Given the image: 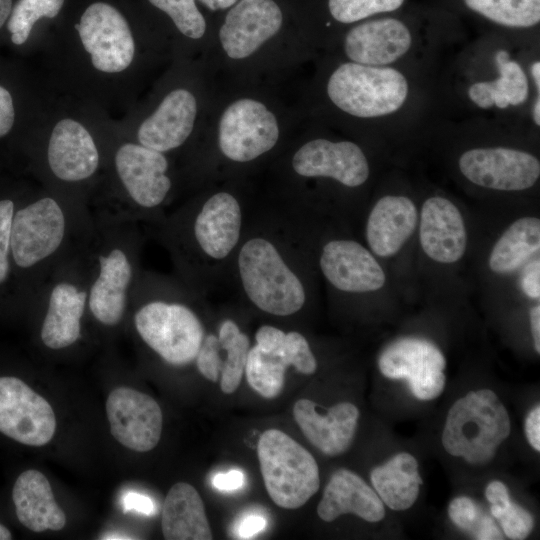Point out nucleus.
<instances>
[{
    "label": "nucleus",
    "mask_w": 540,
    "mask_h": 540,
    "mask_svg": "<svg viewBox=\"0 0 540 540\" xmlns=\"http://www.w3.org/2000/svg\"><path fill=\"white\" fill-rule=\"evenodd\" d=\"M16 207L12 199H0V286L8 281L12 271L11 227Z\"/></svg>",
    "instance_id": "nucleus-40"
},
{
    "label": "nucleus",
    "mask_w": 540,
    "mask_h": 540,
    "mask_svg": "<svg viewBox=\"0 0 540 540\" xmlns=\"http://www.w3.org/2000/svg\"><path fill=\"white\" fill-rule=\"evenodd\" d=\"M282 354L289 365L298 372L311 375L317 369V361L306 338L297 331L286 333Z\"/></svg>",
    "instance_id": "nucleus-39"
},
{
    "label": "nucleus",
    "mask_w": 540,
    "mask_h": 540,
    "mask_svg": "<svg viewBox=\"0 0 540 540\" xmlns=\"http://www.w3.org/2000/svg\"><path fill=\"white\" fill-rule=\"evenodd\" d=\"M195 361L198 371L204 378L211 382L219 380L222 359L217 335L210 333L204 336Z\"/></svg>",
    "instance_id": "nucleus-41"
},
{
    "label": "nucleus",
    "mask_w": 540,
    "mask_h": 540,
    "mask_svg": "<svg viewBox=\"0 0 540 540\" xmlns=\"http://www.w3.org/2000/svg\"><path fill=\"white\" fill-rule=\"evenodd\" d=\"M218 341L225 356L222 359L220 388L225 394L234 393L242 380L245 371L250 340L232 319L224 320L218 330Z\"/></svg>",
    "instance_id": "nucleus-32"
},
{
    "label": "nucleus",
    "mask_w": 540,
    "mask_h": 540,
    "mask_svg": "<svg viewBox=\"0 0 540 540\" xmlns=\"http://www.w3.org/2000/svg\"><path fill=\"white\" fill-rule=\"evenodd\" d=\"M540 248V220L524 217L513 222L494 245L490 269L499 274L519 268Z\"/></svg>",
    "instance_id": "nucleus-30"
},
{
    "label": "nucleus",
    "mask_w": 540,
    "mask_h": 540,
    "mask_svg": "<svg viewBox=\"0 0 540 540\" xmlns=\"http://www.w3.org/2000/svg\"><path fill=\"white\" fill-rule=\"evenodd\" d=\"M412 37L400 20L384 18L353 27L344 40V50L352 62L368 66H386L403 57Z\"/></svg>",
    "instance_id": "nucleus-21"
},
{
    "label": "nucleus",
    "mask_w": 540,
    "mask_h": 540,
    "mask_svg": "<svg viewBox=\"0 0 540 540\" xmlns=\"http://www.w3.org/2000/svg\"><path fill=\"white\" fill-rule=\"evenodd\" d=\"M95 68L116 73L127 68L134 56V40L127 21L111 5L91 4L76 25Z\"/></svg>",
    "instance_id": "nucleus-13"
},
{
    "label": "nucleus",
    "mask_w": 540,
    "mask_h": 540,
    "mask_svg": "<svg viewBox=\"0 0 540 540\" xmlns=\"http://www.w3.org/2000/svg\"><path fill=\"white\" fill-rule=\"evenodd\" d=\"M499 77L493 81H481L468 89L470 100L483 109L496 106L500 109L523 104L529 95L527 76L521 65L510 59L505 50L495 55Z\"/></svg>",
    "instance_id": "nucleus-29"
},
{
    "label": "nucleus",
    "mask_w": 540,
    "mask_h": 540,
    "mask_svg": "<svg viewBox=\"0 0 540 540\" xmlns=\"http://www.w3.org/2000/svg\"><path fill=\"white\" fill-rule=\"evenodd\" d=\"M14 122V107L10 93L0 86V137L6 135Z\"/></svg>",
    "instance_id": "nucleus-45"
},
{
    "label": "nucleus",
    "mask_w": 540,
    "mask_h": 540,
    "mask_svg": "<svg viewBox=\"0 0 540 540\" xmlns=\"http://www.w3.org/2000/svg\"><path fill=\"white\" fill-rule=\"evenodd\" d=\"M118 192L94 211V220L107 223L159 224L172 188L164 153L136 143H124L113 156Z\"/></svg>",
    "instance_id": "nucleus-5"
},
{
    "label": "nucleus",
    "mask_w": 540,
    "mask_h": 540,
    "mask_svg": "<svg viewBox=\"0 0 540 540\" xmlns=\"http://www.w3.org/2000/svg\"><path fill=\"white\" fill-rule=\"evenodd\" d=\"M162 533L167 540H211L213 534L198 491L186 482L168 491L162 510Z\"/></svg>",
    "instance_id": "nucleus-27"
},
{
    "label": "nucleus",
    "mask_w": 540,
    "mask_h": 540,
    "mask_svg": "<svg viewBox=\"0 0 540 540\" xmlns=\"http://www.w3.org/2000/svg\"><path fill=\"white\" fill-rule=\"evenodd\" d=\"M281 348L264 351L254 345L250 347L247 355L244 371L247 382L266 399L276 398L284 388L286 371L290 365Z\"/></svg>",
    "instance_id": "nucleus-31"
},
{
    "label": "nucleus",
    "mask_w": 540,
    "mask_h": 540,
    "mask_svg": "<svg viewBox=\"0 0 540 540\" xmlns=\"http://www.w3.org/2000/svg\"><path fill=\"white\" fill-rule=\"evenodd\" d=\"M91 239L77 243L68 252L32 301L41 309L39 337L49 350L68 349L82 338L87 316Z\"/></svg>",
    "instance_id": "nucleus-6"
},
{
    "label": "nucleus",
    "mask_w": 540,
    "mask_h": 540,
    "mask_svg": "<svg viewBox=\"0 0 540 540\" xmlns=\"http://www.w3.org/2000/svg\"><path fill=\"white\" fill-rule=\"evenodd\" d=\"M319 518L332 522L344 514H354L371 523L385 517L384 503L368 484L348 469H338L330 477L317 506Z\"/></svg>",
    "instance_id": "nucleus-24"
},
{
    "label": "nucleus",
    "mask_w": 540,
    "mask_h": 540,
    "mask_svg": "<svg viewBox=\"0 0 540 540\" xmlns=\"http://www.w3.org/2000/svg\"><path fill=\"white\" fill-rule=\"evenodd\" d=\"M212 484L220 491H235L245 485V475L240 470L220 472L214 475Z\"/></svg>",
    "instance_id": "nucleus-43"
},
{
    "label": "nucleus",
    "mask_w": 540,
    "mask_h": 540,
    "mask_svg": "<svg viewBox=\"0 0 540 540\" xmlns=\"http://www.w3.org/2000/svg\"><path fill=\"white\" fill-rule=\"evenodd\" d=\"M448 516L458 528L472 533L475 537L495 524L491 517L484 515L474 500L467 496L456 497L449 503Z\"/></svg>",
    "instance_id": "nucleus-37"
},
{
    "label": "nucleus",
    "mask_w": 540,
    "mask_h": 540,
    "mask_svg": "<svg viewBox=\"0 0 540 540\" xmlns=\"http://www.w3.org/2000/svg\"><path fill=\"white\" fill-rule=\"evenodd\" d=\"M380 372L390 379H405L419 400H433L444 390L446 359L431 341L403 337L389 344L378 359Z\"/></svg>",
    "instance_id": "nucleus-10"
},
{
    "label": "nucleus",
    "mask_w": 540,
    "mask_h": 540,
    "mask_svg": "<svg viewBox=\"0 0 540 540\" xmlns=\"http://www.w3.org/2000/svg\"><path fill=\"white\" fill-rule=\"evenodd\" d=\"M12 499L18 520L31 531H58L66 524V515L56 503L48 479L38 470H26L19 475Z\"/></svg>",
    "instance_id": "nucleus-26"
},
{
    "label": "nucleus",
    "mask_w": 540,
    "mask_h": 540,
    "mask_svg": "<svg viewBox=\"0 0 540 540\" xmlns=\"http://www.w3.org/2000/svg\"><path fill=\"white\" fill-rule=\"evenodd\" d=\"M100 153L90 133L78 122L64 119L52 130L46 164L57 181L68 185L84 183L100 166Z\"/></svg>",
    "instance_id": "nucleus-16"
},
{
    "label": "nucleus",
    "mask_w": 540,
    "mask_h": 540,
    "mask_svg": "<svg viewBox=\"0 0 540 540\" xmlns=\"http://www.w3.org/2000/svg\"><path fill=\"white\" fill-rule=\"evenodd\" d=\"M533 119L537 126H540V99L537 97L533 107Z\"/></svg>",
    "instance_id": "nucleus-53"
},
{
    "label": "nucleus",
    "mask_w": 540,
    "mask_h": 540,
    "mask_svg": "<svg viewBox=\"0 0 540 540\" xmlns=\"http://www.w3.org/2000/svg\"><path fill=\"white\" fill-rule=\"evenodd\" d=\"M102 539H131V537H125V535L119 534H109L106 537H102Z\"/></svg>",
    "instance_id": "nucleus-55"
},
{
    "label": "nucleus",
    "mask_w": 540,
    "mask_h": 540,
    "mask_svg": "<svg viewBox=\"0 0 540 540\" xmlns=\"http://www.w3.org/2000/svg\"><path fill=\"white\" fill-rule=\"evenodd\" d=\"M196 112V100L189 91L170 92L139 127V143L161 153L178 148L191 134Z\"/></svg>",
    "instance_id": "nucleus-23"
},
{
    "label": "nucleus",
    "mask_w": 540,
    "mask_h": 540,
    "mask_svg": "<svg viewBox=\"0 0 540 540\" xmlns=\"http://www.w3.org/2000/svg\"><path fill=\"white\" fill-rule=\"evenodd\" d=\"M531 332L534 340V348L540 353V306H534L530 311Z\"/></svg>",
    "instance_id": "nucleus-49"
},
{
    "label": "nucleus",
    "mask_w": 540,
    "mask_h": 540,
    "mask_svg": "<svg viewBox=\"0 0 540 540\" xmlns=\"http://www.w3.org/2000/svg\"><path fill=\"white\" fill-rule=\"evenodd\" d=\"M317 405L302 398L293 406V417L306 439L323 454L337 456L346 452L354 439L360 412L350 402L333 405L326 414Z\"/></svg>",
    "instance_id": "nucleus-20"
},
{
    "label": "nucleus",
    "mask_w": 540,
    "mask_h": 540,
    "mask_svg": "<svg viewBox=\"0 0 540 540\" xmlns=\"http://www.w3.org/2000/svg\"><path fill=\"white\" fill-rule=\"evenodd\" d=\"M12 0H0V28L11 13Z\"/></svg>",
    "instance_id": "nucleus-51"
},
{
    "label": "nucleus",
    "mask_w": 540,
    "mask_h": 540,
    "mask_svg": "<svg viewBox=\"0 0 540 540\" xmlns=\"http://www.w3.org/2000/svg\"><path fill=\"white\" fill-rule=\"evenodd\" d=\"M266 526V520L256 514L245 517L238 526V535L242 539H248L259 532H261Z\"/></svg>",
    "instance_id": "nucleus-48"
},
{
    "label": "nucleus",
    "mask_w": 540,
    "mask_h": 540,
    "mask_svg": "<svg viewBox=\"0 0 540 540\" xmlns=\"http://www.w3.org/2000/svg\"><path fill=\"white\" fill-rule=\"evenodd\" d=\"M89 243L87 315L102 328L120 326L129 314L141 273L142 236L137 223L94 220Z\"/></svg>",
    "instance_id": "nucleus-3"
},
{
    "label": "nucleus",
    "mask_w": 540,
    "mask_h": 540,
    "mask_svg": "<svg viewBox=\"0 0 540 540\" xmlns=\"http://www.w3.org/2000/svg\"><path fill=\"white\" fill-rule=\"evenodd\" d=\"M237 271L246 297L262 312L286 317L306 302L301 279L271 239L252 236L244 241L238 250Z\"/></svg>",
    "instance_id": "nucleus-7"
},
{
    "label": "nucleus",
    "mask_w": 540,
    "mask_h": 540,
    "mask_svg": "<svg viewBox=\"0 0 540 540\" xmlns=\"http://www.w3.org/2000/svg\"><path fill=\"white\" fill-rule=\"evenodd\" d=\"M12 535L10 531L2 524H0V540H10Z\"/></svg>",
    "instance_id": "nucleus-54"
},
{
    "label": "nucleus",
    "mask_w": 540,
    "mask_h": 540,
    "mask_svg": "<svg viewBox=\"0 0 540 540\" xmlns=\"http://www.w3.org/2000/svg\"><path fill=\"white\" fill-rule=\"evenodd\" d=\"M192 295L189 286L144 270L133 292L129 314L138 337L173 366L195 361L205 336Z\"/></svg>",
    "instance_id": "nucleus-2"
},
{
    "label": "nucleus",
    "mask_w": 540,
    "mask_h": 540,
    "mask_svg": "<svg viewBox=\"0 0 540 540\" xmlns=\"http://www.w3.org/2000/svg\"><path fill=\"white\" fill-rule=\"evenodd\" d=\"M278 137L274 114L256 100L235 101L220 120V150L236 162H248L266 153L275 146Z\"/></svg>",
    "instance_id": "nucleus-12"
},
{
    "label": "nucleus",
    "mask_w": 540,
    "mask_h": 540,
    "mask_svg": "<svg viewBox=\"0 0 540 540\" xmlns=\"http://www.w3.org/2000/svg\"><path fill=\"white\" fill-rule=\"evenodd\" d=\"M459 169L472 183L501 191L528 189L540 176V162L534 155L506 147L467 150L459 159Z\"/></svg>",
    "instance_id": "nucleus-14"
},
{
    "label": "nucleus",
    "mask_w": 540,
    "mask_h": 540,
    "mask_svg": "<svg viewBox=\"0 0 540 540\" xmlns=\"http://www.w3.org/2000/svg\"><path fill=\"white\" fill-rule=\"evenodd\" d=\"M56 418L48 401L16 377H0V432L28 446L54 436Z\"/></svg>",
    "instance_id": "nucleus-11"
},
{
    "label": "nucleus",
    "mask_w": 540,
    "mask_h": 540,
    "mask_svg": "<svg viewBox=\"0 0 540 540\" xmlns=\"http://www.w3.org/2000/svg\"><path fill=\"white\" fill-rule=\"evenodd\" d=\"M374 490L390 509L404 511L416 502L422 477L416 458L407 452L394 455L370 474Z\"/></svg>",
    "instance_id": "nucleus-28"
},
{
    "label": "nucleus",
    "mask_w": 540,
    "mask_h": 540,
    "mask_svg": "<svg viewBox=\"0 0 540 540\" xmlns=\"http://www.w3.org/2000/svg\"><path fill=\"white\" fill-rule=\"evenodd\" d=\"M420 243L436 262L454 263L466 249V230L458 208L443 197L428 198L421 209Z\"/></svg>",
    "instance_id": "nucleus-22"
},
{
    "label": "nucleus",
    "mask_w": 540,
    "mask_h": 540,
    "mask_svg": "<svg viewBox=\"0 0 540 540\" xmlns=\"http://www.w3.org/2000/svg\"><path fill=\"white\" fill-rule=\"evenodd\" d=\"M525 435L530 446L540 451V406L533 407L525 419Z\"/></svg>",
    "instance_id": "nucleus-46"
},
{
    "label": "nucleus",
    "mask_w": 540,
    "mask_h": 540,
    "mask_svg": "<svg viewBox=\"0 0 540 540\" xmlns=\"http://www.w3.org/2000/svg\"><path fill=\"white\" fill-rule=\"evenodd\" d=\"M243 213L239 201L228 192H218L199 207L164 217L161 237L169 248L186 285L201 261L228 258L241 239Z\"/></svg>",
    "instance_id": "nucleus-4"
},
{
    "label": "nucleus",
    "mask_w": 540,
    "mask_h": 540,
    "mask_svg": "<svg viewBox=\"0 0 540 540\" xmlns=\"http://www.w3.org/2000/svg\"><path fill=\"white\" fill-rule=\"evenodd\" d=\"M486 499L501 507L507 506L512 500L506 485L498 480L491 481L485 489Z\"/></svg>",
    "instance_id": "nucleus-47"
},
{
    "label": "nucleus",
    "mask_w": 540,
    "mask_h": 540,
    "mask_svg": "<svg viewBox=\"0 0 540 540\" xmlns=\"http://www.w3.org/2000/svg\"><path fill=\"white\" fill-rule=\"evenodd\" d=\"M319 265L328 282L343 292L376 291L385 283V273L375 257L353 240L337 239L326 243Z\"/></svg>",
    "instance_id": "nucleus-19"
},
{
    "label": "nucleus",
    "mask_w": 540,
    "mask_h": 540,
    "mask_svg": "<svg viewBox=\"0 0 540 540\" xmlns=\"http://www.w3.org/2000/svg\"><path fill=\"white\" fill-rule=\"evenodd\" d=\"M490 512L498 520L504 534L513 540H523L532 532L535 521L529 511L510 502L507 506L491 504Z\"/></svg>",
    "instance_id": "nucleus-38"
},
{
    "label": "nucleus",
    "mask_w": 540,
    "mask_h": 540,
    "mask_svg": "<svg viewBox=\"0 0 540 540\" xmlns=\"http://www.w3.org/2000/svg\"><path fill=\"white\" fill-rule=\"evenodd\" d=\"M149 2L167 13L185 36L199 39L204 35L205 19L198 10L195 0H149Z\"/></svg>",
    "instance_id": "nucleus-35"
},
{
    "label": "nucleus",
    "mask_w": 540,
    "mask_h": 540,
    "mask_svg": "<svg viewBox=\"0 0 540 540\" xmlns=\"http://www.w3.org/2000/svg\"><path fill=\"white\" fill-rule=\"evenodd\" d=\"M212 11L226 9L237 3L238 0H199Z\"/></svg>",
    "instance_id": "nucleus-50"
},
{
    "label": "nucleus",
    "mask_w": 540,
    "mask_h": 540,
    "mask_svg": "<svg viewBox=\"0 0 540 540\" xmlns=\"http://www.w3.org/2000/svg\"><path fill=\"white\" fill-rule=\"evenodd\" d=\"M94 220L82 217L58 194L38 196L16 207L11 227V262L33 301L53 269L79 242L89 241Z\"/></svg>",
    "instance_id": "nucleus-1"
},
{
    "label": "nucleus",
    "mask_w": 540,
    "mask_h": 540,
    "mask_svg": "<svg viewBox=\"0 0 540 540\" xmlns=\"http://www.w3.org/2000/svg\"><path fill=\"white\" fill-rule=\"evenodd\" d=\"M282 20V12L273 0H240L220 28L221 45L233 59L248 57L279 31Z\"/></svg>",
    "instance_id": "nucleus-18"
},
{
    "label": "nucleus",
    "mask_w": 540,
    "mask_h": 540,
    "mask_svg": "<svg viewBox=\"0 0 540 540\" xmlns=\"http://www.w3.org/2000/svg\"><path fill=\"white\" fill-rule=\"evenodd\" d=\"M408 82L398 70L355 62L340 65L330 76L327 93L342 111L373 118L398 111L408 96Z\"/></svg>",
    "instance_id": "nucleus-9"
},
{
    "label": "nucleus",
    "mask_w": 540,
    "mask_h": 540,
    "mask_svg": "<svg viewBox=\"0 0 540 540\" xmlns=\"http://www.w3.org/2000/svg\"><path fill=\"white\" fill-rule=\"evenodd\" d=\"M531 74L537 87L538 92L540 91V62L536 61L531 66Z\"/></svg>",
    "instance_id": "nucleus-52"
},
{
    "label": "nucleus",
    "mask_w": 540,
    "mask_h": 540,
    "mask_svg": "<svg viewBox=\"0 0 540 540\" xmlns=\"http://www.w3.org/2000/svg\"><path fill=\"white\" fill-rule=\"evenodd\" d=\"M292 166L300 176L328 177L347 187H358L369 177L365 154L350 141H309L294 154Z\"/></svg>",
    "instance_id": "nucleus-17"
},
{
    "label": "nucleus",
    "mask_w": 540,
    "mask_h": 540,
    "mask_svg": "<svg viewBox=\"0 0 540 540\" xmlns=\"http://www.w3.org/2000/svg\"><path fill=\"white\" fill-rule=\"evenodd\" d=\"M64 0H19L12 9L8 30L14 44H23L34 23L41 17L53 18L60 9Z\"/></svg>",
    "instance_id": "nucleus-34"
},
{
    "label": "nucleus",
    "mask_w": 540,
    "mask_h": 540,
    "mask_svg": "<svg viewBox=\"0 0 540 540\" xmlns=\"http://www.w3.org/2000/svg\"><path fill=\"white\" fill-rule=\"evenodd\" d=\"M257 455L266 491L277 506L298 509L319 490L315 458L285 432L264 431L258 440Z\"/></svg>",
    "instance_id": "nucleus-8"
},
{
    "label": "nucleus",
    "mask_w": 540,
    "mask_h": 540,
    "mask_svg": "<svg viewBox=\"0 0 540 540\" xmlns=\"http://www.w3.org/2000/svg\"><path fill=\"white\" fill-rule=\"evenodd\" d=\"M466 6L506 27L526 28L540 21V0H464Z\"/></svg>",
    "instance_id": "nucleus-33"
},
{
    "label": "nucleus",
    "mask_w": 540,
    "mask_h": 540,
    "mask_svg": "<svg viewBox=\"0 0 540 540\" xmlns=\"http://www.w3.org/2000/svg\"><path fill=\"white\" fill-rule=\"evenodd\" d=\"M404 0H329L332 17L341 23H353L372 15L398 9Z\"/></svg>",
    "instance_id": "nucleus-36"
},
{
    "label": "nucleus",
    "mask_w": 540,
    "mask_h": 540,
    "mask_svg": "<svg viewBox=\"0 0 540 540\" xmlns=\"http://www.w3.org/2000/svg\"><path fill=\"white\" fill-rule=\"evenodd\" d=\"M110 432L120 444L137 452H147L158 444L163 414L151 396L129 387L114 389L106 401Z\"/></svg>",
    "instance_id": "nucleus-15"
},
{
    "label": "nucleus",
    "mask_w": 540,
    "mask_h": 540,
    "mask_svg": "<svg viewBox=\"0 0 540 540\" xmlns=\"http://www.w3.org/2000/svg\"><path fill=\"white\" fill-rule=\"evenodd\" d=\"M123 508L125 511H137L145 515H152L156 510L150 497L133 491L124 495Z\"/></svg>",
    "instance_id": "nucleus-44"
},
{
    "label": "nucleus",
    "mask_w": 540,
    "mask_h": 540,
    "mask_svg": "<svg viewBox=\"0 0 540 540\" xmlns=\"http://www.w3.org/2000/svg\"><path fill=\"white\" fill-rule=\"evenodd\" d=\"M415 204L405 196H384L371 210L366 238L374 254L390 257L396 254L412 235L417 224Z\"/></svg>",
    "instance_id": "nucleus-25"
},
{
    "label": "nucleus",
    "mask_w": 540,
    "mask_h": 540,
    "mask_svg": "<svg viewBox=\"0 0 540 540\" xmlns=\"http://www.w3.org/2000/svg\"><path fill=\"white\" fill-rule=\"evenodd\" d=\"M540 263L539 260L528 264L523 272L521 287L524 293L531 298L540 296Z\"/></svg>",
    "instance_id": "nucleus-42"
}]
</instances>
